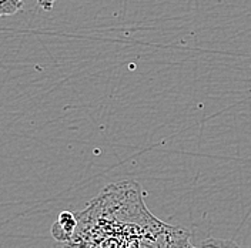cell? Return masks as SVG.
<instances>
[{"label": "cell", "instance_id": "obj_1", "mask_svg": "<svg viewBox=\"0 0 251 248\" xmlns=\"http://www.w3.org/2000/svg\"><path fill=\"white\" fill-rule=\"evenodd\" d=\"M84 211L103 223L106 233L78 223L64 248H197L187 231L166 225L147 210L140 186L131 180L107 186Z\"/></svg>", "mask_w": 251, "mask_h": 248}, {"label": "cell", "instance_id": "obj_2", "mask_svg": "<svg viewBox=\"0 0 251 248\" xmlns=\"http://www.w3.org/2000/svg\"><path fill=\"white\" fill-rule=\"evenodd\" d=\"M77 216H75L70 211H62L59 214L57 221L51 227V234H53L56 241L66 244V243H69L73 238V235H75L76 230H77Z\"/></svg>", "mask_w": 251, "mask_h": 248}, {"label": "cell", "instance_id": "obj_3", "mask_svg": "<svg viewBox=\"0 0 251 248\" xmlns=\"http://www.w3.org/2000/svg\"><path fill=\"white\" fill-rule=\"evenodd\" d=\"M23 9V0H0V17L19 13Z\"/></svg>", "mask_w": 251, "mask_h": 248}, {"label": "cell", "instance_id": "obj_4", "mask_svg": "<svg viewBox=\"0 0 251 248\" xmlns=\"http://www.w3.org/2000/svg\"><path fill=\"white\" fill-rule=\"evenodd\" d=\"M203 248H241L233 240H220V238H207L201 243Z\"/></svg>", "mask_w": 251, "mask_h": 248}, {"label": "cell", "instance_id": "obj_5", "mask_svg": "<svg viewBox=\"0 0 251 248\" xmlns=\"http://www.w3.org/2000/svg\"><path fill=\"white\" fill-rule=\"evenodd\" d=\"M54 1H56V0H37L39 6H40L43 10H46V12H50V10L53 9Z\"/></svg>", "mask_w": 251, "mask_h": 248}]
</instances>
